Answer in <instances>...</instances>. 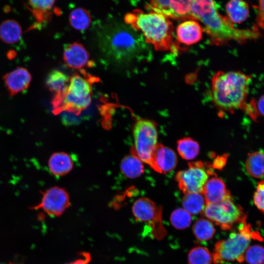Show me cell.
<instances>
[{
	"instance_id": "1",
	"label": "cell",
	"mask_w": 264,
	"mask_h": 264,
	"mask_svg": "<svg viewBox=\"0 0 264 264\" xmlns=\"http://www.w3.org/2000/svg\"><path fill=\"white\" fill-rule=\"evenodd\" d=\"M191 13L193 20H198L204 25L203 30L212 44L224 45L231 41L243 44L261 36L258 27L246 29L236 28L227 16L218 12L214 0H193Z\"/></svg>"
},
{
	"instance_id": "2",
	"label": "cell",
	"mask_w": 264,
	"mask_h": 264,
	"mask_svg": "<svg viewBox=\"0 0 264 264\" xmlns=\"http://www.w3.org/2000/svg\"><path fill=\"white\" fill-rule=\"evenodd\" d=\"M137 32L128 24L106 25L98 38L103 55L109 62L120 66H127L139 59L145 51L146 42Z\"/></svg>"
},
{
	"instance_id": "3",
	"label": "cell",
	"mask_w": 264,
	"mask_h": 264,
	"mask_svg": "<svg viewBox=\"0 0 264 264\" xmlns=\"http://www.w3.org/2000/svg\"><path fill=\"white\" fill-rule=\"evenodd\" d=\"M252 77L240 71H219L211 79L210 96L220 112L232 113L246 105Z\"/></svg>"
},
{
	"instance_id": "4",
	"label": "cell",
	"mask_w": 264,
	"mask_h": 264,
	"mask_svg": "<svg viewBox=\"0 0 264 264\" xmlns=\"http://www.w3.org/2000/svg\"><path fill=\"white\" fill-rule=\"evenodd\" d=\"M126 24L140 32L145 42L158 51L174 50V27L169 18L163 14L150 11L144 12L136 9L127 14Z\"/></svg>"
},
{
	"instance_id": "5",
	"label": "cell",
	"mask_w": 264,
	"mask_h": 264,
	"mask_svg": "<svg viewBox=\"0 0 264 264\" xmlns=\"http://www.w3.org/2000/svg\"><path fill=\"white\" fill-rule=\"evenodd\" d=\"M256 233L252 231L251 225L244 220L237 231L232 232L225 239L218 241L212 253L214 264H224L227 262H244V256L250 245Z\"/></svg>"
},
{
	"instance_id": "6",
	"label": "cell",
	"mask_w": 264,
	"mask_h": 264,
	"mask_svg": "<svg viewBox=\"0 0 264 264\" xmlns=\"http://www.w3.org/2000/svg\"><path fill=\"white\" fill-rule=\"evenodd\" d=\"M85 76L75 74L66 88L55 95L52 104L55 113L72 112L76 114L88 108L91 101V83Z\"/></svg>"
},
{
	"instance_id": "7",
	"label": "cell",
	"mask_w": 264,
	"mask_h": 264,
	"mask_svg": "<svg viewBox=\"0 0 264 264\" xmlns=\"http://www.w3.org/2000/svg\"><path fill=\"white\" fill-rule=\"evenodd\" d=\"M202 214L223 230H231L246 219L242 208L231 198L217 203H206Z\"/></svg>"
},
{
	"instance_id": "8",
	"label": "cell",
	"mask_w": 264,
	"mask_h": 264,
	"mask_svg": "<svg viewBox=\"0 0 264 264\" xmlns=\"http://www.w3.org/2000/svg\"><path fill=\"white\" fill-rule=\"evenodd\" d=\"M133 135L134 141L133 153L143 162L150 166L158 144L155 123L148 119L138 120L133 126Z\"/></svg>"
},
{
	"instance_id": "9",
	"label": "cell",
	"mask_w": 264,
	"mask_h": 264,
	"mask_svg": "<svg viewBox=\"0 0 264 264\" xmlns=\"http://www.w3.org/2000/svg\"><path fill=\"white\" fill-rule=\"evenodd\" d=\"M133 215L137 221L146 223L153 238L163 240L167 231L162 221V208L147 198H138L132 207Z\"/></svg>"
},
{
	"instance_id": "10",
	"label": "cell",
	"mask_w": 264,
	"mask_h": 264,
	"mask_svg": "<svg viewBox=\"0 0 264 264\" xmlns=\"http://www.w3.org/2000/svg\"><path fill=\"white\" fill-rule=\"evenodd\" d=\"M188 166V169L179 171L176 176L178 187L184 194L201 193L209 176L213 173L200 161L189 163Z\"/></svg>"
},
{
	"instance_id": "11",
	"label": "cell",
	"mask_w": 264,
	"mask_h": 264,
	"mask_svg": "<svg viewBox=\"0 0 264 264\" xmlns=\"http://www.w3.org/2000/svg\"><path fill=\"white\" fill-rule=\"evenodd\" d=\"M150 11L175 20H193L191 7L193 0H148Z\"/></svg>"
},
{
	"instance_id": "12",
	"label": "cell",
	"mask_w": 264,
	"mask_h": 264,
	"mask_svg": "<svg viewBox=\"0 0 264 264\" xmlns=\"http://www.w3.org/2000/svg\"><path fill=\"white\" fill-rule=\"evenodd\" d=\"M70 205L69 198L66 191L62 188L54 186L46 190L41 202L32 209H42L50 216L61 215Z\"/></svg>"
},
{
	"instance_id": "13",
	"label": "cell",
	"mask_w": 264,
	"mask_h": 264,
	"mask_svg": "<svg viewBox=\"0 0 264 264\" xmlns=\"http://www.w3.org/2000/svg\"><path fill=\"white\" fill-rule=\"evenodd\" d=\"M177 162V156L174 151L158 143L150 166L159 173L166 174L175 168Z\"/></svg>"
},
{
	"instance_id": "14",
	"label": "cell",
	"mask_w": 264,
	"mask_h": 264,
	"mask_svg": "<svg viewBox=\"0 0 264 264\" xmlns=\"http://www.w3.org/2000/svg\"><path fill=\"white\" fill-rule=\"evenodd\" d=\"M32 80L30 72L26 68L18 67L6 73L3 77L5 86L11 96L26 90Z\"/></svg>"
},
{
	"instance_id": "15",
	"label": "cell",
	"mask_w": 264,
	"mask_h": 264,
	"mask_svg": "<svg viewBox=\"0 0 264 264\" xmlns=\"http://www.w3.org/2000/svg\"><path fill=\"white\" fill-rule=\"evenodd\" d=\"M63 58L66 65L73 69H79L90 65L88 52L78 43L67 45L64 50Z\"/></svg>"
},
{
	"instance_id": "16",
	"label": "cell",
	"mask_w": 264,
	"mask_h": 264,
	"mask_svg": "<svg viewBox=\"0 0 264 264\" xmlns=\"http://www.w3.org/2000/svg\"><path fill=\"white\" fill-rule=\"evenodd\" d=\"M203 31V28L196 20H187L177 26V40L185 45H192L201 40Z\"/></svg>"
},
{
	"instance_id": "17",
	"label": "cell",
	"mask_w": 264,
	"mask_h": 264,
	"mask_svg": "<svg viewBox=\"0 0 264 264\" xmlns=\"http://www.w3.org/2000/svg\"><path fill=\"white\" fill-rule=\"evenodd\" d=\"M201 193L206 203H217L231 198L224 181L216 177L208 179Z\"/></svg>"
},
{
	"instance_id": "18",
	"label": "cell",
	"mask_w": 264,
	"mask_h": 264,
	"mask_svg": "<svg viewBox=\"0 0 264 264\" xmlns=\"http://www.w3.org/2000/svg\"><path fill=\"white\" fill-rule=\"evenodd\" d=\"M48 166L52 174L56 176H62L72 169L73 162L68 154L64 152H57L50 157Z\"/></svg>"
},
{
	"instance_id": "19",
	"label": "cell",
	"mask_w": 264,
	"mask_h": 264,
	"mask_svg": "<svg viewBox=\"0 0 264 264\" xmlns=\"http://www.w3.org/2000/svg\"><path fill=\"white\" fill-rule=\"evenodd\" d=\"M226 12L227 17L233 23H241L249 16V5L244 0H229L226 5Z\"/></svg>"
},
{
	"instance_id": "20",
	"label": "cell",
	"mask_w": 264,
	"mask_h": 264,
	"mask_svg": "<svg viewBox=\"0 0 264 264\" xmlns=\"http://www.w3.org/2000/svg\"><path fill=\"white\" fill-rule=\"evenodd\" d=\"M22 28L18 22L6 20L0 24V39L7 44L18 42L22 36Z\"/></svg>"
},
{
	"instance_id": "21",
	"label": "cell",
	"mask_w": 264,
	"mask_h": 264,
	"mask_svg": "<svg viewBox=\"0 0 264 264\" xmlns=\"http://www.w3.org/2000/svg\"><path fill=\"white\" fill-rule=\"evenodd\" d=\"M143 162L133 153L126 156L121 161V170L122 173L130 178L140 176L144 172Z\"/></svg>"
},
{
	"instance_id": "22",
	"label": "cell",
	"mask_w": 264,
	"mask_h": 264,
	"mask_svg": "<svg viewBox=\"0 0 264 264\" xmlns=\"http://www.w3.org/2000/svg\"><path fill=\"white\" fill-rule=\"evenodd\" d=\"M247 174L254 178L264 176V152L259 151L249 154L245 163Z\"/></svg>"
},
{
	"instance_id": "23",
	"label": "cell",
	"mask_w": 264,
	"mask_h": 264,
	"mask_svg": "<svg viewBox=\"0 0 264 264\" xmlns=\"http://www.w3.org/2000/svg\"><path fill=\"white\" fill-rule=\"evenodd\" d=\"M206 204L204 197L201 193L185 194L182 199L183 208L193 215L202 213Z\"/></svg>"
},
{
	"instance_id": "24",
	"label": "cell",
	"mask_w": 264,
	"mask_h": 264,
	"mask_svg": "<svg viewBox=\"0 0 264 264\" xmlns=\"http://www.w3.org/2000/svg\"><path fill=\"white\" fill-rule=\"evenodd\" d=\"M192 231L196 238L201 242L211 240L216 233L213 222L205 218H200L197 220L193 224Z\"/></svg>"
},
{
	"instance_id": "25",
	"label": "cell",
	"mask_w": 264,
	"mask_h": 264,
	"mask_svg": "<svg viewBox=\"0 0 264 264\" xmlns=\"http://www.w3.org/2000/svg\"><path fill=\"white\" fill-rule=\"evenodd\" d=\"M69 81V79L65 73L58 70H53L48 75L46 84L48 89L57 95L65 90Z\"/></svg>"
},
{
	"instance_id": "26",
	"label": "cell",
	"mask_w": 264,
	"mask_h": 264,
	"mask_svg": "<svg viewBox=\"0 0 264 264\" xmlns=\"http://www.w3.org/2000/svg\"><path fill=\"white\" fill-rule=\"evenodd\" d=\"M177 150L182 158L186 160L195 158L198 154V143L190 137H185L177 142Z\"/></svg>"
},
{
	"instance_id": "27",
	"label": "cell",
	"mask_w": 264,
	"mask_h": 264,
	"mask_svg": "<svg viewBox=\"0 0 264 264\" xmlns=\"http://www.w3.org/2000/svg\"><path fill=\"white\" fill-rule=\"evenodd\" d=\"M70 25L75 29L84 30L87 29L91 22L89 12L82 8H77L72 10L69 15Z\"/></svg>"
},
{
	"instance_id": "28",
	"label": "cell",
	"mask_w": 264,
	"mask_h": 264,
	"mask_svg": "<svg viewBox=\"0 0 264 264\" xmlns=\"http://www.w3.org/2000/svg\"><path fill=\"white\" fill-rule=\"evenodd\" d=\"M188 264H213L212 254L205 247L195 246L188 253Z\"/></svg>"
},
{
	"instance_id": "29",
	"label": "cell",
	"mask_w": 264,
	"mask_h": 264,
	"mask_svg": "<svg viewBox=\"0 0 264 264\" xmlns=\"http://www.w3.org/2000/svg\"><path fill=\"white\" fill-rule=\"evenodd\" d=\"M56 0H28L31 9L37 19L43 21L48 16Z\"/></svg>"
},
{
	"instance_id": "30",
	"label": "cell",
	"mask_w": 264,
	"mask_h": 264,
	"mask_svg": "<svg viewBox=\"0 0 264 264\" xmlns=\"http://www.w3.org/2000/svg\"><path fill=\"white\" fill-rule=\"evenodd\" d=\"M170 219L174 228L182 230L190 226L192 218L191 214L185 209L178 208L172 213Z\"/></svg>"
},
{
	"instance_id": "31",
	"label": "cell",
	"mask_w": 264,
	"mask_h": 264,
	"mask_svg": "<svg viewBox=\"0 0 264 264\" xmlns=\"http://www.w3.org/2000/svg\"><path fill=\"white\" fill-rule=\"evenodd\" d=\"M244 261L248 264H264V247L260 244L250 245L245 252Z\"/></svg>"
},
{
	"instance_id": "32",
	"label": "cell",
	"mask_w": 264,
	"mask_h": 264,
	"mask_svg": "<svg viewBox=\"0 0 264 264\" xmlns=\"http://www.w3.org/2000/svg\"><path fill=\"white\" fill-rule=\"evenodd\" d=\"M244 110L253 119H257L260 115L264 116V95L258 101L252 100L249 104H246Z\"/></svg>"
},
{
	"instance_id": "33",
	"label": "cell",
	"mask_w": 264,
	"mask_h": 264,
	"mask_svg": "<svg viewBox=\"0 0 264 264\" xmlns=\"http://www.w3.org/2000/svg\"><path fill=\"white\" fill-rule=\"evenodd\" d=\"M254 203L264 214V180L259 181L253 196Z\"/></svg>"
},
{
	"instance_id": "34",
	"label": "cell",
	"mask_w": 264,
	"mask_h": 264,
	"mask_svg": "<svg viewBox=\"0 0 264 264\" xmlns=\"http://www.w3.org/2000/svg\"><path fill=\"white\" fill-rule=\"evenodd\" d=\"M258 13L256 18L257 27L264 29V0H257Z\"/></svg>"
},
{
	"instance_id": "35",
	"label": "cell",
	"mask_w": 264,
	"mask_h": 264,
	"mask_svg": "<svg viewBox=\"0 0 264 264\" xmlns=\"http://www.w3.org/2000/svg\"><path fill=\"white\" fill-rule=\"evenodd\" d=\"M227 155H223L217 157L213 164L212 167L216 169H221L226 164Z\"/></svg>"
},
{
	"instance_id": "36",
	"label": "cell",
	"mask_w": 264,
	"mask_h": 264,
	"mask_svg": "<svg viewBox=\"0 0 264 264\" xmlns=\"http://www.w3.org/2000/svg\"><path fill=\"white\" fill-rule=\"evenodd\" d=\"M88 260H89V257L86 255L84 258L77 259L69 264H87Z\"/></svg>"
}]
</instances>
